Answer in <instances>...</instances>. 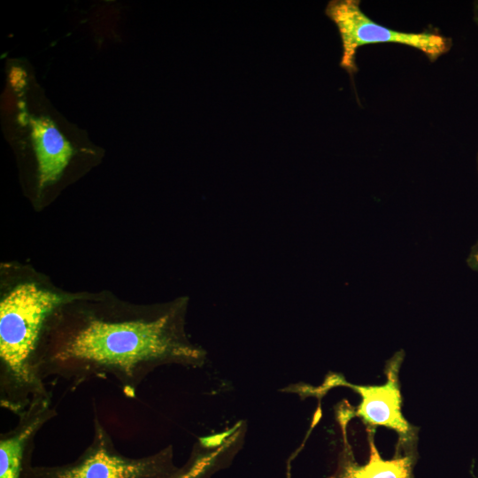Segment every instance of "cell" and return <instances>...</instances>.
<instances>
[{"mask_svg": "<svg viewBox=\"0 0 478 478\" xmlns=\"http://www.w3.org/2000/svg\"><path fill=\"white\" fill-rule=\"evenodd\" d=\"M182 305L151 318L111 320L91 317L58 343L37 351L33 371L76 388L92 379L115 380L134 397L143 380L167 364L201 366L205 351L191 343L182 329Z\"/></svg>", "mask_w": 478, "mask_h": 478, "instance_id": "cell-1", "label": "cell"}, {"mask_svg": "<svg viewBox=\"0 0 478 478\" xmlns=\"http://www.w3.org/2000/svg\"><path fill=\"white\" fill-rule=\"evenodd\" d=\"M65 302L56 293L24 283L0 303V402L17 415L50 396L32 364L47 319Z\"/></svg>", "mask_w": 478, "mask_h": 478, "instance_id": "cell-2", "label": "cell"}, {"mask_svg": "<svg viewBox=\"0 0 478 478\" xmlns=\"http://www.w3.org/2000/svg\"><path fill=\"white\" fill-rule=\"evenodd\" d=\"M31 459L21 478H172L181 470L173 463L172 446L146 457L124 456L97 419L90 444L73 461L59 466H32Z\"/></svg>", "mask_w": 478, "mask_h": 478, "instance_id": "cell-3", "label": "cell"}, {"mask_svg": "<svg viewBox=\"0 0 478 478\" xmlns=\"http://www.w3.org/2000/svg\"><path fill=\"white\" fill-rule=\"evenodd\" d=\"M359 0H331L326 16L335 25L342 43L340 66L352 78L358 72L356 55L365 45L402 44L420 51L430 62L450 51L452 39L436 31L406 32L392 29L372 19Z\"/></svg>", "mask_w": 478, "mask_h": 478, "instance_id": "cell-4", "label": "cell"}, {"mask_svg": "<svg viewBox=\"0 0 478 478\" xmlns=\"http://www.w3.org/2000/svg\"><path fill=\"white\" fill-rule=\"evenodd\" d=\"M403 361V353H397L386 366L387 381L381 385H355L338 376L327 382L348 386L361 397L354 415L362 420L368 428L378 426L386 427L398 435L397 446L409 445L416 436V428L412 426L402 413V396L400 392L398 372Z\"/></svg>", "mask_w": 478, "mask_h": 478, "instance_id": "cell-5", "label": "cell"}, {"mask_svg": "<svg viewBox=\"0 0 478 478\" xmlns=\"http://www.w3.org/2000/svg\"><path fill=\"white\" fill-rule=\"evenodd\" d=\"M55 415L50 396L35 400L18 415L17 425L0 437V478H21L35 435Z\"/></svg>", "mask_w": 478, "mask_h": 478, "instance_id": "cell-6", "label": "cell"}, {"mask_svg": "<svg viewBox=\"0 0 478 478\" xmlns=\"http://www.w3.org/2000/svg\"><path fill=\"white\" fill-rule=\"evenodd\" d=\"M33 143L37 157L41 187L56 181L73 154L69 143L48 118L31 120Z\"/></svg>", "mask_w": 478, "mask_h": 478, "instance_id": "cell-7", "label": "cell"}, {"mask_svg": "<svg viewBox=\"0 0 478 478\" xmlns=\"http://www.w3.org/2000/svg\"><path fill=\"white\" fill-rule=\"evenodd\" d=\"M374 429L368 428L370 447L369 460L359 466L350 459H344L339 472L332 478H412L414 457L408 453L385 460L381 458L374 440Z\"/></svg>", "mask_w": 478, "mask_h": 478, "instance_id": "cell-8", "label": "cell"}, {"mask_svg": "<svg viewBox=\"0 0 478 478\" xmlns=\"http://www.w3.org/2000/svg\"><path fill=\"white\" fill-rule=\"evenodd\" d=\"M227 449L228 445L223 443L207 452L193 453L189 462L172 478H204Z\"/></svg>", "mask_w": 478, "mask_h": 478, "instance_id": "cell-9", "label": "cell"}, {"mask_svg": "<svg viewBox=\"0 0 478 478\" xmlns=\"http://www.w3.org/2000/svg\"><path fill=\"white\" fill-rule=\"evenodd\" d=\"M472 12H473V19L474 23L476 24V26L478 27V0L473 3Z\"/></svg>", "mask_w": 478, "mask_h": 478, "instance_id": "cell-10", "label": "cell"}]
</instances>
